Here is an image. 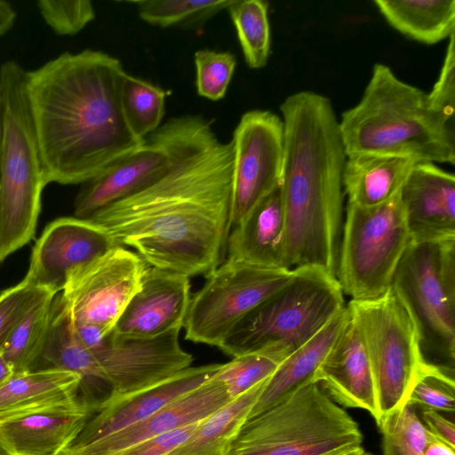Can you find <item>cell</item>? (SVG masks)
<instances>
[{"label":"cell","instance_id":"6da1fadb","mask_svg":"<svg viewBox=\"0 0 455 455\" xmlns=\"http://www.w3.org/2000/svg\"><path fill=\"white\" fill-rule=\"evenodd\" d=\"M146 140L167 154V169L88 220L150 267L188 277L207 275L227 258L232 142L220 140L212 123L195 115L170 118Z\"/></svg>","mask_w":455,"mask_h":455},{"label":"cell","instance_id":"7a4b0ae2","mask_svg":"<svg viewBox=\"0 0 455 455\" xmlns=\"http://www.w3.org/2000/svg\"><path fill=\"white\" fill-rule=\"evenodd\" d=\"M120 60L86 49L27 71V92L46 185L83 184L143 145L122 109Z\"/></svg>","mask_w":455,"mask_h":455},{"label":"cell","instance_id":"3957f363","mask_svg":"<svg viewBox=\"0 0 455 455\" xmlns=\"http://www.w3.org/2000/svg\"><path fill=\"white\" fill-rule=\"evenodd\" d=\"M280 110L285 267H316L336 276L347 159L339 120L331 100L310 91L291 94Z\"/></svg>","mask_w":455,"mask_h":455},{"label":"cell","instance_id":"277c9868","mask_svg":"<svg viewBox=\"0 0 455 455\" xmlns=\"http://www.w3.org/2000/svg\"><path fill=\"white\" fill-rule=\"evenodd\" d=\"M347 156L374 154L419 162L455 163L454 125L434 110L422 90L376 63L361 100L342 114Z\"/></svg>","mask_w":455,"mask_h":455},{"label":"cell","instance_id":"5b68a950","mask_svg":"<svg viewBox=\"0 0 455 455\" xmlns=\"http://www.w3.org/2000/svg\"><path fill=\"white\" fill-rule=\"evenodd\" d=\"M0 263L35 235L46 186L27 92V70L0 66Z\"/></svg>","mask_w":455,"mask_h":455},{"label":"cell","instance_id":"8992f818","mask_svg":"<svg viewBox=\"0 0 455 455\" xmlns=\"http://www.w3.org/2000/svg\"><path fill=\"white\" fill-rule=\"evenodd\" d=\"M293 270L285 285L237 323L221 351L233 357L272 352L286 358L347 306L335 275L316 267Z\"/></svg>","mask_w":455,"mask_h":455},{"label":"cell","instance_id":"52a82bcc","mask_svg":"<svg viewBox=\"0 0 455 455\" xmlns=\"http://www.w3.org/2000/svg\"><path fill=\"white\" fill-rule=\"evenodd\" d=\"M362 443L358 424L311 383L248 419L228 455H340Z\"/></svg>","mask_w":455,"mask_h":455},{"label":"cell","instance_id":"ba28073f","mask_svg":"<svg viewBox=\"0 0 455 455\" xmlns=\"http://www.w3.org/2000/svg\"><path fill=\"white\" fill-rule=\"evenodd\" d=\"M391 288L413 322L425 361L454 371L455 238L411 242Z\"/></svg>","mask_w":455,"mask_h":455},{"label":"cell","instance_id":"9c48e42d","mask_svg":"<svg viewBox=\"0 0 455 455\" xmlns=\"http://www.w3.org/2000/svg\"><path fill=\"white\" fill-rule=\"evenodd\" d=\"M411 242L400 193L372 207L347 204L336 278L351 299L385 293Z\"/></svg>","mask_w":455,"mask_h":455},{"label":"cell","instance_id":"30bf717a","mask_svg":"<svg viewBox=\"0 0 455 455\" xmlns=\"http://www.w3.org/2000/svg\"><path fill=\"white\" fill-rule=\"evenodd\" d=\"M347 306L368 355L380 420L407 403L428 363L413 322L392 288L376 298L351 299Z\"/></svg>","mask_w":455,"mask_h":455},{"label":"cell","instance_id":"8fae6325","mask_svg":"<svg viewBox=\"0 0 455 455\" xmlns=\"http://www.w3.org/2000/svg\"><path fill=\"white\" fill-rule=\"evenodd\" d=\"M293 273L226 259L205 275L204 284L191 297L183 324L186 339L220 347L237 323Z\"/></svg>","mask_w":455,"mask_h":455},{"label":"cell","instance_id":"7c38bea8","mask_svg":"<svg viewBox=\"0 0 455 455\" xmlns=\"http://www.w3.org/2000/svg\"><path fill=\"white\" fill-rule=\"evenodd\" d=\"M71 324L76 339L93 358L100 380L109 390L107 400L154 386L193 362L180 345V330L155 338H135L114 329L104 335L90 325L72 321Z\"/></svg>","mask_w":455,"mask_h":455},{"label":"cell","instance_id":"4fadbf2b","mask_svg":"<svg viewBox=\"0 0 455 455\" xmlns=\"http://www.w3.org/2000/svg\"><path fill=\"white\" fill-rule=\"evenodd\" d=\"M148 267L136 252L116 245L74 268L59 300L73 323L108 334L140 289Z\"/></svg>","mask_w":455,"mask_h":455},{"label":"cell","instance_id":"5bb4252c","mask_svg":"<svg viewBox=\"0 0 455 455\" xmlns=\"http://www.w3.org/2000/svg\"><path fill=\"white\" fill-rule=\"evenodd\" d=\"M231 228L281 181L283 160V124L268 110L244 113L233 138Z\"/></svg>","mask_w":455,"mask_h":455},{"label":"cell","instance_id":"9a60e30c","mask_svg":"<svg viewBox=\"0 0 455 455\" xmlns=\"http://www.w3.org/2000/svg\"><path fill=\"white\" fill-rule=\"evenodd\" d=\"M116 245L103 227L88 219H57L46 226L37 239L23 279L57 294L64 289L74 268Z\"/></svg>","mask_w":455,"mask_h":455},{"label":"cell","instance_id":"2e32d148","mask_svg":"<svg viewBox=\"0 0 455 455\" xmlns=\"http://www.w3.org/2000/svg\"><path fill=\"white\" fill-rule=\"evenodd\" d=\"M212 363L188 367L145 389L102 403L67 448H78L148 418L199 387L221 367Z\"/></svg>","mask_w":455,"mask_h":455},{"label":"cell","instance_id":"e0dca14e","mask_svg":"<svg viewBox=\"0 0 455 455\" xmlns=\"http://www.w3.org/2000/svg\"><path fill=\"white\" fill-rule=\"evenodd\" d=\"M190 288L189 277L148 266L114 330L135 338L180 330L192 297Z\"/></svg>","mask_w":455,"mask_h":455},{"label":"cell","instance_id":"ac0fdd59","mask_svg":"<svg viewBox=\"0 0 455 455\" xmlns=\"http://www.w3.org/2000/svg\"><path fill=\"white\" fill-rule=\"evenodd\" d=\"M411 243L455 238V177L418 162L400 191Z\"/></svg>","mask_w":455,"mask_h":455},{"label":"cell","instance_id":"d6986e66","mask_svg":"<svg viewBox=\"0 0 455 455\" xmlns=\"http://www.w3.org/2000/svg\"><path fill=\"white\" fill-rule=\"evenodd\" d=\"M230 400L225 386L211 378L148 418L87 445L66 448L60 455H115L163 433L199 422Z\"/></svg>","mask_w":455,"mask_h":455},{"label":"cell","instance_id":"ffe728a7","mask_svg":"<svg viewBox=\"0 0 455 455\" xmlns=\"http://www.w3.org/2000/svg\"><path fill=\"white\" fill-rule=\"evenodd\" d=\"M315 382L321 383L335 403L365 410L376 423L379 422V411L371 366L351 312L349 320L319 366Z\"/></svg>","mask_w":455,"mask_h":455},{"label":"cell","instance_id":"44dd1931","mask_svg":"<svg viewBox=\"0 0 455 455\" xmlns=\"http://www.w3.org/2000/svg\"><path fill=\"white\" fill-rule=\"evenodd\" d=\"M169 165L167 154L146 140L82 184L75 200V215L89 219L102 208L125 198L156 180Z\"/></svg>","mask_w":455,"mask_h":455},{"label":"cell","instance_id":"7402d4cb","mask_svg":"<svg viewBox=\"0 0 455 455\" xmlns=\"http://www.w3.org/2000/svg\"><path fill=\"white\" fill-rule=\"evenodd\" d=\"M93 411L86 406L42 411L0 421L6 455H60Z\"/></svg>","mask_w":455,"mask_h":455},{"label":"cell","instance_id":"603a6c76","mask_svg":"<svg viewBox=\"0 0 455 455\" xmlns=\"http://www.w3.org/2000/svg\"><path fill=\"white\" fill-rule=\"evenodd\" d=\"M80 381L78 374L56 368L13 374L0 387V421L54 409H90L80 394Z\"/></svg>","mask_w":455,"mask_h":455},{"label":"cell","instance_id":"cb8c5ba5","mask_svg":"<svg viewBox=\"0 0 455 455\" xmlns=\"http://www.w3.org/2000/svg\"><path fill=\"white\" fill-rule=\"evenodd\" d=\"M283 241L284 216L278 186L231 228L226 259L260 267L286 268Z\"/></svg>","mask_w":455,"mask_h":455},{"label":"cell","instance_id":"d4e9b609","mask_svg":"<svg viewBox=\"0 0 455 455\" xmlns=\"http://www.w3.org/2000/svg\"><path fill=\"white\" fill-rule=\"evenodd\" d=\"M349 318L350 310L347 305L312 339L287 356L267 379L248 419L276 404L301 387L315 383V376L319 366Z\"/></svg>","mask_w":455,"mask_h":455},{"label":"cell","instance_id":"484cf974","mask_svg":"<svg viewBox=\"0 0 455 455\" xmlns=\"http://www.w3.org/2000/svg\"><path fill=\"white\" fill-rule=\"evenodd\" d=\"M418 162L411 157L387 155L347 156L342 182L348 204L372 207L389 201L400 193Z\"/></svg>","mask_w":455,"mask_h":455},{"label":"cell","instance_id":"4316f807","mask_svg":"<svg viewBox=\"0 0 455 455\" xmlns=\"http://www.w3.org/2000/svg\"><path fill=\"white\" fill-rule=\"evenodd\" d=\"M268 379L202 419L192 435L169 455H228Z\"/></svg>","mask_w":455,"mask_h":455},{"label":"cell","instance_id":"83f0119b","mask_svg":"<svg viewBox=\"0 0 455 455\" xmlns=\"http://www.w3.org/2000/svg\"><path fill=\"white\" fill-rule=\"evenodd\" d=\"M395 29L418 42L434 44L455 34L454 0H375Z\"/></svg>","mask_w":455,"mask_h":455},{"label":"cell","instance_id":"f1b7e54d","mask_svg":"<svg viewBox=\"0 0 455 455\" xmlns=\"http://www.w3.org/2000/svg\"><path fill=\"white\" fill-rule=\"evenodd\" d=\"M49 292L19 322L0 349L14 374L36 370L50 332L53 300Z\"/></svg>","mask_w":455,"mask_h":455},{"label":"cell","instance_id":"f546056e","mask_svg":"<svg viewBox=\"0 0 455 455\" xmlns=\"http://www.w3.org/2000/svg\"><path fill=\"white\" fill-rule=\"evenodd\" d=\"M166 92L148 81L124 75L121 104L128 126L141 140L156 132L164 115Z\"/></svg>","mask_w":455,"mask_h":455},{"label":"cell","instance_id":"4dcf8cb0","mask_svg":"<svg viewBox=\"0 0 455 455\" xmlns=\"http://www.w3.org/2000/svg\"><path fill=\"white\" fill-rule=\"evenodd\" d=\"M235 26L246 64L266 66L270 53L268 4L264 0H232L227 9Z\"/></svg>","mask_w":455,"mask_h":455},{"label":"cell","instance_id":"1f68e13d","mask_svg":"<svg viewBox=\"0 0 455 455\" xmlns=\"http://www.w3.org/2000/svg\"><path fill=\"white\" fill-rule=\"evenodd\" d=\"M232 0H139L132 1L139 17L163 28L196 29L219 12L228 9Z\"/></svg>","mask_w":455,"mask_h":455},{"label":"cell","instance_id":"d6a6232c","mask_svg":"<svg viewBox=\"0 0 455 455\" xmlns=\"http://www.w3.org/2000/svg\"><path fill=\"white\" fill-rule=\"evenodd\" d=\"M383 455H423L430 433L414 406L405 404L380 419Z\"/></svg>","mask_w":455,"mask_h":455},{"label":"cell","instance_id":"836d02e7","mask_svg":"<svg viewBox=\"0 0 455 455\" xmlns=\"http://www.w3.org/2000/svg\"><path fill=\"white\" fill-rule=\"evenodd\" d=\"M285 358L272 352H255L233 357L212 377L222 383L231 399L268 379Z\"/></svg>","mask_w":455,"mask_h":455},{"label":"cell","instance_id":"e575fe53","mask_svg":"<svg viewBox=\"0 0 455 455\" xmlns=\"http://www.w3.org/2000/svg\"><path fill=\"white\" fill-rule=\"evenodd\" d=\"M194 60L197 93L214 101L223 99L235 68V55L202 49L196 52Z\"/></svg>","mask_w":455,"mask_h":455},{"label":"cell","instance_id":"d590c367","mask_svg":"<svg viewBox=\"0 0 455 455\" xmlns=\"http://www.w3.org/2000/svg\"><path fill=\"white\" fill-rule=\"evenodd\" d=\"M454 371L428 363L414 383L406 404L454 412Z\"/></svg>","mask_w":455,"mask_h":455},{"label":"cell","instance_id":"8d00e7d4","mask_svg":"<svg viewBox=\"0 0 455 455\" xmlns=\"http://www.w3.org/2000/svg\"><path fill=\"white\" fill-rule=\"evenodd\" d=\"M39 12L45 23L60 36H74L95 18L89 0H40Z\"/></svg>","mask_w":455,"mask_h":455},{"label":"cell","instance_id":"74e56055","mask_svg":"<svg viewBox=\"0 0 455 455\" xmlns=\"http://www.w3.org/2000/svg\"><path fill=\"white\" fill-rule=\"evenodd\" d=\"M50 291L22 280L0 294V349L24 315ZM53 293V292H52Z\"/></svg>","mask_w":455,"mask_h":455},{"label":"cell","instance_id":"f35d334b","mask_svg":"<svg viewBox=\"0 0 455 455\" xmlns=\"http://www.w3.org/2000/svg\"><path fill=\"white\" fill-rule=\"evenodd\" d=\"M455 34L449 37L443 63L437 81L427 93L431 108L454 125L455 107Z\"/></svg>","mask_w":455,"mask_h":455},{"label":"cell","instance_id":"ab89813d","mask_svg":"<svg viewBox=\"0 0 455 455\" xmlns=\"http://www.w3.org/2000/svg\"><path fill=\"white\" fill-rule=\"evenodd\" d=\"M199 422L163 433L115 455H169L192 435Z\"/></svg>","mask_w":455,"mask_h":455},{"label":"cell","instance_id":"60d3db41","mask_svg":"<svg viewBox=\"0 0 455 455\" xmlns=\"http://www.w3.org/2000/svg\"><path fill=\"white\" fill-rule=\"evenodd\" d=\"M422 423L427 431L437 439L455 448V425L437 411L424 409Z\"/></svg>","mask_w":455,"mask_h":455},{"label":"cell","instance_id":"b9f144b4","mask_svg":"<svg viewBox=\"0 0 455 455\" xmlns=\"http://www.w3.org/2000/svg\"><path fill=\"white\" fill-rule=\"evenodd\" d=\"M16 12L6 1L0 0V36L4 35L13 26Z\"/></svg>","mask_w":455,"mask_h":455},{"label":"cell","instance_id":"7bdbcfd3","mask_svg":"<svg viewBox=\"0 0 455 455\" xmlns=\"http://www.w3.org/2000/svg\"><path fill=\"white\" fill-rule=\"evenodd\" d=\"M423 455H455V448L430 434Z\"/></svg>","mask_w":455,"mask_h":455},{"label":"cell","instance_id":"ee69618b","mask_svg":"<svg viewBox=\"0 0 455 455\" xmlns=\"http://www.w3.org/2000/svg\"><path fill=\"white\" fill-rule=\"evenodd\" d=\"M13 371L10 364L4 360L0 353V387L3 386L11 377L13 376Z\"/></svg>","mask_w":455,"mask_h":455},{"label":"cell","instance_id":"f6af8a7d","mask_svg":"<svg viewBox=\"0 0 455 455\" xmlns=\"http://www.w3.org/2000/svg\"><path fill=\"white\" fill-rule=\"evenodd\" d=\"M363 450V447H359V448H356V449H354L352 451H349L347 452H345L343 454H340V455H360L361 451Z\"/></svg>","mask_w":455,"mask_h":455},{"label":"cell","instance_id":"bcb514c9","mask_svg":"<svg viewBox=\"0 0 455 455\" xmlns=\"http://www.w3.org/2000/svg\"><path fill=\"white\" fill-rule=\"evenodd\" d=\"M1 138H2V116H1V107H0V150H1Z\"/></svg>","mask_w":455,"mask_h":455},{"label":"cell","instance_id":"7dc6e473","mask_svg":"<svg viewBox=\"0 0 455 455\" xmlns=\"http://www.w3.org/2000/svg\"><path fill=\"white\" fill-rule=\"evenodd\" d=\"M360 455H371V453L365 451L364 450H363L360 453Z\"/></svg>","mask_w":455,"mask_h":455},{"label":"cell","instance_id":"c3c4849f","mask_svg":"<svg viewBox=\"0 0 455 455\" xmlns=\"http://www.w3.org/2000/svg\"><path fill=\"white\" fill-rule=\"evenodd\" d=\"M0 455H6L5 452L2 449H0Z\"/></svg>","mask_w":455,"mask_h":455}]
</instances>
